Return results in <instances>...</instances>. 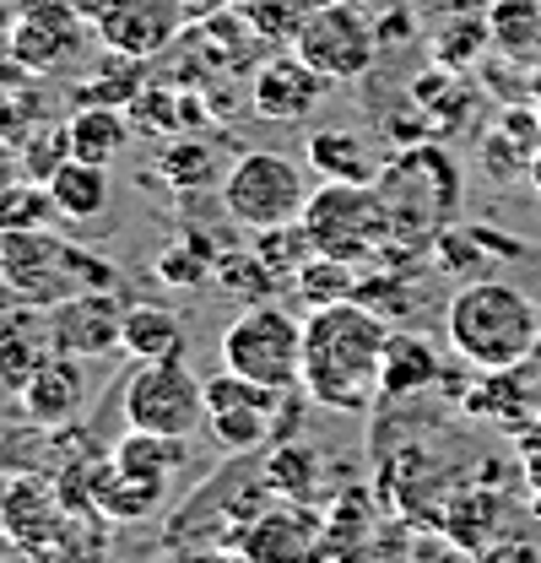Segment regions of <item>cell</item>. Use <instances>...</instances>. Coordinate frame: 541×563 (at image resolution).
Here are the masks:
<instances>
[{
	"instance_id": "cell-10",
	"label": "cell",
	"mask_w": 541,
	"mask_h": 563,
	"mask_svg": "<svg viewBox=\"0 0 541 563\" xmlns=\"http://www.w3.org/2000/svg\"><path fill=\"white\" fill-rule=\"evenodd\" d=\"M287 390H266L255 379L239 374H217L206 379V433L228 450V455H261L276 439V407Z\"/></svg>"
},
{
	"instance_id": "cell-32",
	"label": "cell",
	"mask_w": 541,
	"mask_h": 563,
	"mask_svg": "<svg viewBox=\"0 0 541 563\" xmlns=\"http://www.w3.org/2000/svg\"><path fill=\"white\" fill-rule=\"evenodd\" d=\"M146 81H152V60H131V55H114L109 49V60L98 66V76L81 81L76 103H114V109H125Z\"/></svg>"
},
{
	"instance_id": "cell-47",
	"label": "cell",
	"mask_w": 541,
	"mask_h": 563,
	"mask_svg": "<svg viewBox=\"0 0 541 563\" xmlns=\"http://www.w3.org/2000/svg\"><path fill=\"white\" fill-rule=\"evenodd\" d=\"M526 174H531V185H537V190H541V152H537V157H531V168H526Z\"/></svg>"
},
{
	"instance_id": "cell-14",
	"label": "cell",
	"mask_w": 541,
	"mask_h": 563,
	"mask_svg": "<svg viewBox=\"0 0 541 563\" xmlns=\"http://www.w3.org/2000/svg\"><path fill=\"white\" fill-rule=\"evenodd\" d=\"M331 87L336 81H325L303 55H270L250 81V109L270 125H303Z\"/></svg>"
},
{
	"instance_id": "cell-24",
	"label": "cell",
	"mask_w": 541,
	"mask_h": 563,
	"mask_svg": "<svg viewBox=\"0 0 541 563\" xmlns=\"http://www.w3.org/2000/svg\"><path fill=\"white\" fill-rule=\"evenodd\" d=\"M66 136H70V157L81 163H114L131 141V114L114 109V103H76V114L66 120Z\"/></svg>"
},
{
	"instance_id": "cell-5",
	"label": "cell",
	"mask_w": 541,
	"mask_h": 563,
	"mask_svg": "<svg viewBox=\"0 0 541 563\" xmlns=\"http://www.w3.org/2000/svg\"><path fill=\"white\" fill-rule=\"evenodd\" d=\"M222 211L261 233V228H281V222H298L303 207H309V179H303V163L287 157V152H270V146H255V152H239L222 174Z\"/></svg>"
},
{
	"instance_id": "cell-25",
	"label": "cell",
	"mask_w": 541,
	"mask_h": 563,
	"mask_svg": "<svg viewBox=\"0 0 541 563\" xmlns=\"http://www.w3.org/2000/svg\"><path fill=\"white\" fill-rule=\"evenodd\" d=\"M309 168L314 174H325V179H346V185H374V157H368V146L357 131H341V125H320V131H309Z\"/></svg>"
},
{
	"instance_id": "cell-37",
	"label": "cell",
	"mask_w": 541,
	"mask_h": 563,
	"mask_svg": "<svg viewBox=\"0 0 541 563\" xmlns=\"http://www.w3.org/2000/svg\"><path fill=\"white\" fill-rule=\"evenodd\" d=\"M125 114H131V131H141V136H174L179 131V87L146 81L125 103Z\"/></svg>"
},
{
	"instance_id": "cell-2",
	"label": "cell",
	"mask_w": 541,
	"mask_h": 563,
	"mask_svg": "<svg viewBox=\"0 0 541 563\" xmlns=\"http://www.w3.org/2000/svg\"><path fill=\"white\" fill-rule=\"evenodd\" d=\"M374 190H379L385 217H390V244L379 250V261L406 266V261L428 255L433 239L455 222V211H461V168L450 163L444 146L411 141L401 157H390L374 174Z\"/></svg>"
},
{
	"instance_id": "cell-50",
	"label": "cell",
	"mask_w": 541,
	"mask_h": 563,
	"mask_svg": "<svg viewBox=\"0 0 541 563\" xmlns=\"http://www.w3.org/2000/svg\"><path fill=\"white\" fill-rule=\"evenodd\" d=\"M0 292H5V272H0Z\"/></svg>"
},
{
	"instance_id": "cell-21",
	"label": "cell",
	"mask_w": 541,
	"mask_h": 563,
	"mask_svg": "<svg viewBox=\"0 0 541 563\" xmlns=\"http://www.w3.org/2000/svg\"><path fill=\"white\" fill-rule=\"evenodd\" d=\"M55 352L49 336V309H33V303H16V314L5 320L0 331V385L5 390H22L33 379V368Z\"/></svg>"
},
{
	"instance_id": "cell-42",
	"label": "cell",
	"mask_w": 541,
	"mask_h": 563,
	"mask_svg": "<svg viewBox=\"0 0 541 563\" xmlns=\"http://www.w3.org/2000/svg\"><path fill=\"white\" fill-rule=\"evenodd\" d=\"M482 563H541V548H531V542H487L482 553H476Z\"/></svg>"
},
{
	"instance_id": "cell-23",
	"label": "cell",
	"mask_w": 541,
	"mask_h": 563,
	"mask_svg": "<svg viewBox=\"0 0 541 563\" xmlns=\"http://www.w3.org/2000/svg\"><path fill=\"white\" fill-rule=\"evenodd\" d=\"M190 336L185 320L163 303H131L125 325H120V352H131L135 363H163V357H185Z\"/></svg>"
},
{
	"instance_id": "cell-48",
	"label": "cell",
	"mask_w": 541,
	"mask_h": 563,
	"mask_svg": "<svg viewBox=\"0 0 541 563\" xmlns=\"http://www.w3.org/2000/svg\"><path fill=\"white\" fill-rule=\"evenodd\" d=\"M526 433H531V439H541V418H537V422H531V428H526Z\"/></svg>"
},
{
	"instance_id": "cell-3",
	"label": "cell",
	"mask_w": 541,
	"mask_h": 563,
	"mask_svg": "<svg viewBox=\"0 0 541 563\" xmlns=\"http://www.w3.org/2000/svg\"><path fill=\"white\" fill-rule=\"evenodd\" d=\"M444 336L472 368H515L537 352L541 309L509 282L476 277L444 309Z\"/></svg>"
},
{
	"instance_id": "cell-20",
	"label": "cell",
	"mask_w": 541,
	"mask_h": 563,
	"mask_svg": "<svg viewBox=\"0 0 541 563\" xmlns=\"http://www.w3.org/2000/svg\"><path fill=\"white\" fill-rule=\"evenodd\" d=\"M125 477L135 483H152V488H168L185 466H190V439H179V433H146V428H131V433H120V444H114V455H109Z\"/></svg>"
},
{
	"instance_id": "cell-49",
	"label": "cell",
	"mask_w": 541,
	"mask_h": 563,
	"mask_svg": "<svg viewBox=\"0 0 541 563\" xmlns=\"http://www.w3.org/2000/svg\"><path fill=\"white\" fill-rule=\"evenodd\" d=\"M531 357H537V363H541V336H537V352H531Z\"/></svg>"
},
{
	"instance_id": "cell-15",
	"label": "cell",
	"mask_w": 541,
	"mask_h": 563,
	"mask_svg": "<svg viewBox=\"0 0 541 563\" xmlns=\"http://www.w3.org/2000/svg\"><path fill=\"white\" fill-rule=\"evenodd\" d=\"M125 298L114 287H92V292H76L66 303L49 309V336L60 352L76 357H103V352H120V325H125Z\"/></svg>"
},
{
	"instance_id": "cell-1",
	"label": "cell",
	"mask_w": 541,
	"mask_h": 563,
	"mask_svg": "<svg viewBox=\"0 0 541 563\" xmlns=\"http://www.w3.org/2000/svg\"><path fill=\"white\" fill-rule=\"evenodd\" d=\"M390 325L357 298L320 303L303 320V379L298 390L331 412H368L379 401V363Z\"/></svg>"
},
{
	"instance_id": "cell-27",
	"label": "cell",
	"mask_w": 541,
	"mask_h": 563,
	"mask_svg": "<svg viewBox=\"0 0 541 563\" xmlns=\"http://www.w3.org/2000/svg\"><path fill=\"white\" fill-rule=\"evenodd\" d=\"M498 515H504V498L487 488H461L444 504V537L461 542L466 553H482L487 542H498Z\"/></svg>"
},
{
	"instance_id": "cell-8",
	"label": "cell",
	"mask_w": 541,
	"mask_h": 563,
	"mask_svg": "<svg viewBox=\"0 0 541 563\" xmlns=\"http://www.w3.org/2000/svg\"><path fill=\"white\" fill-rule=\"evenodd\" d=\"M292 55H303L325 81H363L374 55H379V22L357 0H314Z\"/></svg>"
},
{
	"instance_id": "cell-35",
	"label": "cell",
	"mask_w": 541,
	"mask_h": 563,
	"mask_svg": "<svg viewBox=\"0 0 541 563\" xmlns=\"http://www.w3.org/2000/svg\"><path fill=\"white\" fill-rule=\"evenodd\" d=\"M255 255L266 261L276 277L292 282V272L314 255V239H309L303 217H298V222H281V228H261V233H255Z\"/></svg>"
},
{
	"instance_id": "cell-36",
	"label": "cell",
	"mask_w": 541,
	"mask_h": 563,
	"mask_svg": "<svg viewBox=\"0 0 541 563\" xmlns=\"http://www.w3.org/2000/svg\"><path fill=\"white\" fill-rule=\"evenodd\" d=\"M363 309H374L385 325L390 320H401V314H417V303H422V292L401 277V266L396 272H379V277H357V292H352Z\"/></svg>"
},
{
	"instance_id": "cell-30",
	"label": "cell",
	"mask_w": 541,
	"mask_h": 563,
	"mask_svg": "<svg viewBox=\"0 0 541 563\" xmlns=\"http://www.w3.org/2000/svg\"><path fill=\"white\" fill-rule=\"evenodd\" d=\"M211 282H217L228 298H239V303H270L276 287H281V277L255 255V244H250V250H222Z\"/></svg>"
},
{
	"instance_id": "cell-40",
	"label": "cell",
	"mask_w": 541,
	"mask_h": 563,
	"mask_svg": "<svg viewBox=\"0 0 541 563\" xmlns=\"http://www.w3.org/2000/svg\"><path fill=\"white\" fill-rule=\"evenodd\" d=\"M70 157V136L66 125H38L33 136L22 141V163H27V179H49L60 163Z\"/></svg>"
},
{
	"instance_id": "cell-16",
	"label": "cell",
	"mask_w": 541,
	"mask_h": 563,
	"mask_svg": "<svg viewBox=\"0 0 541 563\" xmlns=\"http://www.w3.org/2000/svg\"><path fill=\"white\" fill-rule=\"evenodd\" d=\"M16 396H22V418L33 422V428H66L81 412V401H87V368H81L76 352L55 347L33 368V379Z\"/></svg>"
},
{
	"instance_id": "cell-6",
	"label": "cell",
	"mask_w": 541,
	"mask_h": 563,
	"mask_svg": "<svg viewBox=\"0 0 541 563\" xmlns=\"http://www.w3.org/2000/svg\"><path fill=\"white\" fill-rule=\"evenodd\" d=\"M222 368L239 379H255L266 390H298L303 379V325L270 298L250 303L222 331Z\"/></svg>"
},
{
	"instance_id": "cell-13",
	"label": "cell",
	"mask_w": 541,
	"mask_h": 563,
	"mask_svg": "<svg viewBox=\"0 0 541 563\" xmlns=\"http://www.w3.org/2000/svg\"><path fill=\"white\" fill-rule=\"evenodd\" d=\"M320 537H325V520H320L309 504L281 498V504H266V509L239 531L233 548L250 563H309L314 548H320Z\"/></svg>"
},
{
	"instance_id": "cell-44",
	"label": "cell",
	"mask_w": 541,
	"mask_h": 563,
	"mask_svg": "<svg viewBox=\"0 0 541 563\" xmlns=\"http://www.w3.org/2000/svg\"><path fill=\"white\" fill-rule=\"evenodd\" d=\"M27 76H33V70L22 66V55H16V49H11V38L0 33V92H11V87H27Z\"/></svg>"
},
{
	"instance_id": "cell-46",
	"label": "cell",
	"mask_w": 541,
	"mask_h": 563,
	"mask_svg": "<svg viewBox=\"0 0 541 563\" xmlns=\"http://www.w3.org/2000/svg\"><path fill=\"white\" fill-rule=\"evenodd\" d=\"M60 5H70L81 22H98V11H103V0H60Z\"/></svg>"
},
{
	"instance_id": "cell-33",
	"label": "cell",
	"mask_w": 541,
	"mask_h": 563,
	"mask_svg": "<svg viewBox=\"0 0 541 563\" xmlns=\"http://www.w3.org/2000/svg\"><path fill=\"white\" fill-rule=\"evenodd\" d=\"M55 222H60V207L44 179H22L0 201V233H33V228H55Z\"/></svg>"
},
{
	"instance_id": "cell-17",
	"label": "cell",
	"mask_w": 541,
	"mask_h": 563,
	"mask_svg": "<svg viewBox=\"0 0 541 563\" xmlns=\"http://www.w3.org/2000/svg\"><path fill=\"white\" fill-rule=\"evenodd\" d=\"M466 412L509 422V428H531L541 418V363L526 357L515 368H487V379L466 396Z\"/></svg>"
},
{
	"instance_id": "cell-26",
	"label": "cell",
	"mask_w": 541,
	"mask_h": 563,
	"mask_svg": "<svg viewBox=\"0 0 541 563\" xmlns=\"http://www.w3.org/2000/svg\"><path fill=\"white\" fill-rule=\"evenodd\" d=\"M217 255H222V244H217L211 233H201V228H185L174 244H163V250H157L152 272H157V282H163V287L185 292V287H201V282H211V272H217Z\"/></svg>"
},
{
	"instance_id": "cell-28",
	"label": "cell",
	"mask_w": 541,
	"mask_h": 563,
	"mask_svg": "<svg viewBox=\"0 0 541 563\" xmlns=\"http://www.w3.org/2000/svg\"><path fill=\"white\" fill-rule=\"evenodd\" d=\"M152 174L168 185V190H179V196H196V190H211V185H222V174H217V152L196 136H174L157 157H152Z\"/></svg>"
},
{
	"instance_id": "cell-29",
	"label": "cell",
	"mask_w": 541,
	"mask_h": 563,
	"mask_svg": "<svg viewBox=\"0 0 541 563\" xmlns=\"http://www.w3.org/2000/svg\"><path fill=\"white\" fill-rule=\"evenodd\" d=\"M487 33H493V44H498L504 55L537 60L541 55V0H493Z\"/></svg>"
},
{
	"instance_id": "cell-11",
	"label": "cell",
	"mask_w": 541,
	"mask_h": 563,
	"mask_svg": "<svg viewBox=\"0 0 541 563\" xmlns=\"http://www.w3.org/2000/svg\"><path fill=\"white\" fill-rule=\"evenodd\" d=\"M92 33L114 55L157 60L190 33V11H185V0H103Z\"/></svg>"
},
{
	"instance_id": "cell-9",
	"label": "cell",
	"mask_w": 541,
	"mask_h": 563,
	"mask_svg": "<svg viewBox=\"0 0 541 563\" xmlns=\"http://www.w3.org/2000/svg\"><path fill=\"white\" fill-rule=\"evenodd\" d=\"M120 412L131 428L146 433H201L206 428V385L185 368V357H163V363H141L125 379Z\"/></svg>"
},
{
	"instance_id": "cell-12",
	"label": "cell",
	"mask_w": 541,
	"mask_h": 563,
	"mask_svg": "<svg viewBox=\"0 0 541 563\" xmlns=\"http://www.w3.org/2000/svg\"><path fill=\"white\" fill-rule=\"evenodd\" d=\"M92 22H81L60 0H22L11 11V22H5V38H11V49L22 55V66L33 76H55L66 60L81 55V33Z\"/></svg>"
},
{
	"instance_id": "cell-22",
	"label": "cell",
	"mask_w": 541,
	"mask_h": 563,
	"mask_svg": "<svg viewBox=\"0 0 541 563\" xmlns=\"http://www.w3.org/2000/svg\"><path fill=\"white\" fill-rule=\"evenodd\" d=\"M49 196H55V207H60V222H98L109 201H114V185H109V168L103 163H81V157H66L49 179Z\"/></svg>"
},
{
	"instance_id": "cell-19",
	"label": "cell",
	"mask_w": 541,
	"mask_h": 563,
	"mask_svg": "<svg viewBox=\"0 0 541 563\" xmlns=\"http://www.w3.org/2000/svg\"><path fill=\"white\" fill-rule=\"evenodd\" d=\"M439 374H444V363H439V347H433L428 336L390 331L385 363H379V396H385V401H411V396L433 390Z\"/></svg>"
},
{
	"instance_id": "cell-7",
	"label": "cell",
	"mask_w": 541,
	"mask_h": 563,
	"mask_svg": "<svg viewBox=\"0 0 541 563\" xmlns=\"http://www.w3.org/2000/svg\"><path fill=\"white\" fill-rule=\"evenodd\" d=\"M303 228L314 239L320 255L336 261H379V250L390 244V217L374 185H346V179H325L320 190H309L303 207Z\"/></svg>"
},
{
	"instance_id": "cell-31",
	"label": "cell",
	"mask_w": 541,
	"mask_h": 563,
	"mask_svg": "<svg viewBox=\"0 0 541 563\" xmlns=\"http://www.w3.org/2000/svg\"><path fill=\"white\" fill-rule=\"evenodd\" d=\"M292 292L303 298V303H341V298H352L357 292V266L352 261H336V255H309L298 272H292Z\"/></svg>"
},
{
	"instance_id": "cell-18",
	"label": "cell",
	"mask_w": 541,
	"mask_h": 563,
	"mask_svg": "<svg viewBox=\"0 0 541 563\" xmlns=\"http://www.w3.org/2000/svg\"><path fill=\"white\" fill-rule=\"evenodd\" d=\"M261 49H266V38L250 27L244 5L239 11L228 5L217 16H201L196 33H190V60L206 70H250L261 60Z\"/></svg>"
},
{
	"instance_id": "cell-51",
	"label": "cell",
	"mask_w": 541,
	"mask_h": 563,
	"mask_svg": "<svg viewBox=\"0 0 541 563\" xmlns=\"http://www.w3.org/2000/svg\"><path fill=\"white\" fill-rule=\"evenodd\" d=\"M168 563H174V559H168Z\"/></svg>"
},
{
	"instance_id": "cell-4",
	"label": "cell",
	"mask_w": 541,
	"mask_h": 563,
	"mask_svg": "<svg viewBox=\"0 0 541 563\" xmlns=\"http://www.w3.org/2000/svg\"><path fill=\"white\" fill-rule=\"evenodd\" d=\"M0 272H5V292L33 303V309H55L76 292L92 287H114L120 272L109 261H98L92 250L70 244L55 228H33V233H0Z\"/></svg>"
},
{
	"instance_id": "cell-39",
	"label": "cell",
	"mask_w": 541,
	"mask_h": 563,
	"mask_svg": "<svg viewBox=\"0 0 541 563\" xmlns=\"http://www.w3.org/2000/svg\"><path fill=\"white\" fill-rule=\"evenodd\" d=\"M482 38H493V33H487V22H476V16L444 22V33H439V44H433V60L444 70H466L476 55H482Z\"/></svg>"
},
{
	"instance_id": "cell-41",
	"label": "cell",
	"mask_w": 541,
	"mask_h": 563,
	"mask_svg": "<svg viewBox=\"0 0 541 563\" xmlns=\"http://www.w3.org/2000/svg\"><path fill=\"white\" fill-rule=\"evenodd\" d=\"M22 179H27V163H22V146H16V141H11V136H0V201H5V196H11V190H16Z\"/></svg>"
},
{
	"instance_id": "cell-38",
	"label": "cell",
	"mask_w": 541,
	"mask_h": 563,
	"mask_svg": "<svg viewBox=\"0 0 541 563\" xmlns=\"http://www.w3.org/2000/svg\"><path fill=\"white\" fill-rule=\"evenodd\" d=\"M239 5H244L250 27H255L266 44H292L314 0H239Z\"/></svg>"
},
{
	"instance_id": "cell-43",
	"label": "cell",
	"mask_w": 541,
	"mask_h": 563,
	"mask_svg": "<svg viewBox=\"0 0 541 563\" xmlns=\"http://www.w3.org/2000/svg\"><path fill=\"white\" fill-rule=\"evenodd\" d=\"M174 563H250L239 548H222V542H201V548H174Z\"/></svg>"
},
{
	"instance_id": "cell-34",
	"label": "cell",
	"mask_w": 541,
	"mask_h": 563,
	"mask_svg": "<svg viewBox=\"0 0 541 563\" xmlns=\"http://www.w3.org/2000/svg\"><path fill=\"white\" fill-rule=\"evenodd\" d=\"M314 472H320V455H314L309 444L281 439V450H270L266 455V483L281 493V498L309 504V493H314Z\"/></svg>"
},
{
	"instance_id": "cell-45",
	"label": "cell",
	"mask_w": 541,
	"mask_h": 563,
	"mask_svg": "<svg viewBox=\"0 0 541 563\" xmlns=\"http://www.w3.org/2000/svg\"><path fill=\"white\" fill-rule=\"evenodd\" d=\"M233 0H185V11H190V22H201V16H217V11H228Z\"/></svg>"
}]
</instances>
